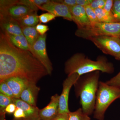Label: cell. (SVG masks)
I'll return each mask as SVG.
<instances>
[{
  "instance_id": "cell-17",
  "label": "cell",
  "mask_w": 120,
  "mask_h": 120,
  "mask_svg": "<svg viewBox=\"0 0 120 120\" xmlns=\"http://www.w3.org/2000/svg\"><path fill=\"white\" fill-rule=\"evenodd\" d=\"M4 34L7 35L11 42L15 46L20 49L29 51L31 52V47L23 34L13 35Z\"/></svg>"
},
{
  "instance_id": "cell-9",
  "label": "cell",
  "mask_w": 120,
  "mask_h": 120,
  "mask_svg": "<svg viewBox=\"0 0 120 120\" xmlns=\"http://www.w3.org/2000/svg\"><path fill=\"white\" fill-rule=\"evenodd\" d=\"M80 76L77 73H73L68 75V77L63 82L62 93L59 98L58 113H68L70 112L68 108L69 92L72 86Z\"/></svg>"
},
{
  "instance_id": "cell-2",
  "label": "cell",
  "mask_w": 120,
  "mask_h": 120,
  "mask_svg": "<svg viewBox=\"0 0 120 120\" xmlns=\"http://www.w3.org/2000/svg\"><path fill=\"white\" fill-rule=\"evenodd\" d=\"M99 77V71L87 73L81 76L74 85L76 95L80 98L83 112L89 116L94 112Z\"/></svg>"
},
{
  "instance_id": "cell-1",
  "label": "cell",
  "mask_w": 120,
  "mask_h": 120,
  "mask_svg": "<svg viewBox=\"0 0 120 120\" xmlns=\"http://www.w3.org/2000/svg\"><path fill=\"white\" fill-rule=\"evenodd\" d=\"M48 75L45 67L30 52L15 46L1 32L0 82L10 77H19L37 83Z\"/></svg>"
},
{
  "instance_id": "cell-37",
  "label": "cell",
  "mask_w": 120,
  "mask_h": 120,
  "mask_svg": "<svg viewBox=\"0 0 120 120\" xmlns=\"http://www.w3.org/2000/svg\"><path fill=\"white\" fill-rule=\"evenodd\" d=\"M12 120H27L26 119H16V118H14Z\"/></svg>"
},
{
  "instance_id": "cell-18",
  "label": "cell",
  "mask_w": 120,
  "mask_h": 120,
  "mask_svg": "<svg viewBox=\"0 0 120 120\" xmlns=\"http://www.w3.org/2000/svg\"><path fill=\"white\" fill-rule=\"evenodd\" d=\"M37 12L30 13L24 16L19 19L16 20L20 26L27 27H35L39 22V16Z\"/></svg>"
},
{
  "instance_id": "cell-26",
  "label": "cell",
  "mask_w": 120,
  "mask_h": 120,
  "mask_svg": "<svg viewBox=\"0 0 120 120\" xmlns=\"http://www.w3.org/2000/svg\"><path fill=\"white\" fill-rule=\"evenodd\" d=\"M0 92L7 97L15 98L11 90L4 81L0 82Z\"/></svg>"
},
{
  "instance_id": "cell-38",
  "label": "cell",
  "mask_w": 120,
  "mask_h": 120,
  "mask_svg": "<svg viewBox=\"0 0 120 120\" xmlns=\"http://www.w3.org/2000/svg\"><path fill=\"white\" fill-rule=\"evenodd\" d=\"M5 119H4V118H0V120H5Z\"/></svg>"
},
{
  "instance_id": "cell-3",
  "label": "cell",
  "mask_w": 120,
  "mask_h": 120,
  "mask_svg": "<svg viewBox=\"0 0 120 120\" xmlns=\"http://www.w3.org/2000/svg\"><path fill=\"white\" fill-rule=\"evenodd\" d=\"M96 71L111 74L114 71L113 65L105 57H100L94 61L81 53L74 54L65 64V72L68 75L75 73L81 76Z\"/></svg>"
},
{
  "instance_id": "cell-23",
  "label": "cell",
  "mask_w": 120,
  "mask_h": 120,
  "mask_svg": "<svg viewBox=\"0 0 120 120\" xmlns=\"http://www.w3.org/2000/svg\"><path fill=\"white\" fill-rule=\"evenodd\" d=\"M13 98L5 96L0 93V116H5V109L7 106L13 103Z\"/></svg>"
},
{
  "instance_id": "cell-10",
  "label": "cell",
  "mask_w": 120,
  "mask_h": 120,
  "mask_svg": "<svg viewBox=\"0 0 120 120\" xmlns=\"http://www.w3.org/2000/svg\"><path fill=\"white\" fill-rule=\"evenodd\" d=\"M39 9L52 13L56 17H61L67 20L73 21L69 7L57 0H50L42 5Z\"/></svg>"
},
{
  "instance_id": "cell-21",
  "label": "cell",
  "mask_w": 120,
  "mask_h": 120,
  "mask_svg": "<svg viewBox=\"0 0 120 120\" xmlns=\"http://www.w3.org/2000/svg\"><path fill=\"white\" fill-rule=\"evenodd\" d=\"M49 0H20V4L29 7L34 11H37L39 8L43 4L49 1Z\"/></svg>"
},
{
  "instance_id": "cell-32",
  "label": "cell",
  "mask_w": 120,
  "mask_h": 120,
  "mask_svg": "<svg viewBox=\"0 0 120 120\" xmlns=\"http://www.w3.org/2000/svg\"><path fill=\"white\" fill-rule=\"evenodd\" d=\"M113 1L114 0H106L105 7L103 9L109 13L112 12V9L113 5Z\"/></svg>"
},
{
  "instance_id": "cell-27",
  "label": "cell",
  "mask_w": 120,
  "mask_h": 120,
  "mask_svg": "<svg viewBox=\"0 0 120 120\" xmlns=\"http://www.w3.org/2000/svg\"><path fill=\"white\" fill-rule=\"evenodd\" d=\"M56 17V16L53 14L49 12L43 13L39 16V22L41 23H47L54 19Z\"/></svg>"
},
{
  "instance_id": "cell-5",
  "label": "cell",
  "mask_w": 120,
  "mask_h": 120,
  "mask_svg": "<svg viewBox=\"0 0 120 120\" xmlns=\"http://www.w3.org/2000/svg\"><path fill=\"white\" fill-rule=\"evenodd\" d=\"M75 34L85 39L102 36L120 38V22L106 23L98 22L81 28H78Z\"/></svg>"
},
{
  "instance_id": "cell-16",
  "label": "cell",
  "mask_w": 120,
  "mask_h": 120,
  "mask_svg": "<svg viewBox=\"0 0 120 120\" xmlns=\"http://www.w3.org/2000/svg\"><path fill=\"white\" fill-rule=\"evenodd\" d=\"M0 27L2 32L7 34L19 35L23 34L19 24L14 20L0 17Z\"/></svg>"
},
{
  "instance_id": "cell-12",
  "label": "cell",
  "mask_w": 120,
  "mask_h": 120,
  "mask_svg": "<svg viewBox=\"0 0 120 120\" xmlns=\"http://www.w3.org/2000/svg\"><path fill=\"white\" fill-rule=\"evenodd\" d=\"M73 21L76 24L78 28L86 27L91 24L87 15L85 8L76 4L69 7Z\"/></svg>"
},
{
  "instance_id": "cell-13",
  "label": "cell",
  "mask_w": 120,
  "mask_h": 120,
  "mask_svg": "<svg viewBox=\"0 0 120 120\" xmlns=\"http://www.w3.org/2000/svg\"><path fill=\"white\" fill-rule=\"evenodd\" d=\"M4 81L11 90L15 98H20L22 91L30 82L26 79L19 77H10Z\"/></svg>"
},
{
  "instance_id": "cell-19",
  "label": "cell",
  "mask_w": 120,
  "mask_h": 120,
  "mask_svg": "<svg viewBox=\"0 0 120 120\" xmlns=\"http://www.w3.org/2000/svg\"><path fill=\"white\" fill-rule=\"evenodd\" d=\"M20 26L23 34L26 37L30 46L32 49L33 45L38 38L40 35L36 30L35 26Z\"/></svg>"
},
{
  "instance_id": "cell-35",
  "label": "cell",
  "mask_w": 120,
  "mask_h": 120,
  "mask_svg": "<svg viewBox=\"0 0 120 120\" xmlns=\"http://www.w3.org/2000/svg\"><path fill=\"white\" fill-rule=\"evenodd\" d=\"M92 1V0H76V4L85 7L90 5Z\"/></svg>"
},
{
  "instance_id": "cell-30",
  "label": "cell",
  "mask_w": 120,
  "mask_h": 120,
  "mask_svg": "<svg viewBox=\"0 0 120 120\" xmlns=\"http://www.w3.org/2000/svg\"><path fill=\"white\" fill-rule=\"evenodd\" d=\"M35 29L39 34L41 35L45 34L49 30L48 26L41 23L38 24L35 26Z\"/></svg>"
},
{
  "instance_id": "cell-4",
  "label": "cell",
  "mask_w": 120,
  "mask_h": 120,
  "mask_svg": "<svg viewBox=\"0 0 120 120\" xmlns=\"http://www.w3.org/2000/svg\"><path fill=\"white\" fill-rule=\"evenodd\" d=\"M120 98V88L109 86L106 82H99L97 92L94 117L104 120L105 112L110 105L116 99Z\"/></svg>"
},
{
  "instance_id": "cell-24",
  "label": "cell",
  "mask_w": 120,
  "mask_h": 120,
  "mask_svg": "<svg viewBox=\"0 0 120 120\" xmlns=\"http://www.w3.org/2000/svg\"><path fill=\"white\" fill-rule=\"evenodd\" d=\"M86 13L91 23L99 22L95 12L94 10L90 5L84 7Z\"/></svg>"
},
{
  "instance_id": "cell-36",
  "label": "cell",
  "mask_w": 120,
  "mask_h": 120,
  "mask_svg": "<svg viewBox=\"0 0 120 120\" xmlns=\"http://www.w3.org/2000/svg\"><path fill=\"white\" fill-rule=\"evenodd\" d=\"M52 120H68V113H58L57 116Z\"/></svg>"
},
{
  "instance_id": "cell-11",
  "label": "cell",
  "mask_w": 120,
  "mask_h": 120,
  "mask_svg": "<svg viewBox=\"0 0 120 120\" xmlns=\"http://www.w3.org/2000/svg\"><path fill=\"white\" fill-rule=\"evenodd\" d=\"M60 96L57 94L52 96L49 103L39 109V117L41 120H52L57 116L59 110Z\"/></svg>"
},
{
  "instance_id": "cell-29",
  "label": "cell",
  "mask_w": 120,
  "mask_h": 120,
  "mask_svg": "<svg viewBox=\"0 0 120 120\" xmlns=\"http://www.w3.org/2000/svg\"><path fill=\"white\" fill-rule=\"evenodd\" d=\"M109 86H114L120 88V71L117 75L106 82Z\"/></svg>"
},
{
  "instance_id": "cell-7",
  "label": "cell",
  "mask_w": 120,
  "mask_h": 120,
  "mask_svg": "<svg viewBox=\"0 0 120 120\" xmlns=\"http://www.w3.org/2000/svg\"><path fill=\"white\" fill-rule=\"evenodd\" d=\"M89 40L104 53L120 60V38L102 36L91 38Z\"/></svg>"
},
{
  "instance_id": "cell-20",
  "label": "cell",
  "mask_w": 120,
  "mask_h": 120,
  "mask_svg": "<svg viewBox=\"0 0 120 120\" xmlns=\"http://www.w3.org/2000/svg\"><path fill=\"white\" fill-rule=\"evenodd\" d=\"M99 22L106 23L118 22H117L112 13H109L103 9L98 8L94 9Z\"/></svg>"
},
{
  "instance_id": "cell-6",
  "label": "cell",
  "mask_w": 120,
  "mask_h": 120,
  "mask_svg": "<svg viewBox=\"0 0 120 120\" xmlns=\"http://www.w3.org/2000/svg\"><path fill=\"white\" fill-rule=\"evenodd\" d=\"M34 12L37 11L20 4L19 0L0 1V17L1 18L16 20Z\"/></svg>"
},
{
  "instance_id": "cell-22",
  "label": "cell",
  "mask_w": 120,
  "mask_h": 120,
  "mask_svg": "<svg viewBox=\"0 0 120 120\" xmlns=\"http://www.w3.org/2000/svg\"><path fill=\"white\" fill-rule=\"evenodd\" d=\"M68 120H90L89 116L84 113L82 108H79L74 112L68 113Z\"/></svg>"
},
{
  "instance_id": "cell-15",
  "label": "cell",
  "mask_w": 120,
  "mask_h": 120,
  "mask_svg": "<svg viewBox=\"0 0 120 120\" xmlns=\"http://www.w3.org/2000/svg\"><path fill=\"white\" fill-rule=\"evenodd\" d=\"M13 103L17 108L22 110L27 120H39V109L37 106H34L23 101L20 98H13Z\"/></svg>"
},
{
  "instance_id": "cell-33",
  "label": "cell",
  "mask_w": 120,
  "mask_h": 120,
  "mask_svg": "<svg viewBox=\"0 0 120 120\" xmlns=\"http://www.w3.org/2000/svg\"><path fill=\"white\" fill-rule=\"evenodd\" d=\"M57 1L68 7H72L77 4L76 0H60Z\"/></svg>"
},
{
  "instance_id": "cell-8",
  "label": "cell",
  "mask_w": 120,
  "mask_h": 120,
  "mask_svg": "<svg viewBox=\"0 0 120 120\" xmlns=\"http://www.w3.org/2000/svg\"><path fill=\"white\" fill-rule=\"evenodd\" d=\"M46 34L39 35L31 49V53L45 67L48 75L52 74V65L47 55L46 49Z\"/></svg>"
},
{
  "instance_id": "cell-34",
  "label": "cell",
  "mask_w": 120,
  "mask_h": 120,
  "mask_svg": "<svg viewBox=\"0 0 120 120\" xmlns=\"http://www.w3.org/2000/svg\"><path fill=\"white\" fill-rule=\"evenodd\" d=\"M17 107L14 103H11L7 106L5 109L6 113L8 114L14 113Z\"/></svg>"
},
{
  "instance_id": "cell-25",
  "label": "cell",
  "mask_w": 120,
  "mask_h": 120,
  "mask_svg": "<svg viewBox=\"0 0 120 120\" xmlns=\"http://www.w3.org/2000/svg\"><path fill=\"white\" fill-rule=\"evenodd\" d=\"M112 12L116 20L120 22V0H114Z\"/></svg>"
},
{
  "instance_id": "cell-31",
  "label": "cell",
  "mask_w": 120,
  "mask_h": 120,
  "mask_svg": "<svg viewBox=\"0 0 120 120\" xmlns=\"http://www.w3.org/2000/svg\"><path fill=\"white\" fill-rule=\"evenodd\" d=\"M14 118L16 119H26V116L22 110L17 108L13 113Z\"/></svg>"
},
{
  "instance_id": "cell-28",
  "label": "cell",
  "mask_w": 120,
  "mask_h": 120,
  "mask_svg": "<svg viewBox=\"0 0 120 120\" xmlns=\"http://www.w3.org/2000/svg\"><path fill=\"white\" fill-rule=\"evenodd\" d=\"M106 1V0H92L90 5L94 10L98 8L103 9Z\"/></svg>"
},
{
  "instance_id": "cell-14",
  "label": "cell",
  "mask_w": 120,
  "mask_h": 120,
  "mask_svg": "<svg viewBox=\"0 0 120 120\" xmlns=\"http://www.w3.org/2000/svg\"><path fill=\"white\" fill-rule=\"evenodd\" d=\"M36 83L30 82L22 91L20 98L28 104L37 106V98L40 88Z\"/></svg>"
}]
</instances>
